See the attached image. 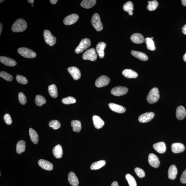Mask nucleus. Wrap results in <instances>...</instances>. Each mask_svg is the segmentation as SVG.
Segmentation results:
<instances>
[{
    "mask_svg": "<svg viewBox=\"0 0 186 186\" xmlns=\"http://www.w3.org/2000/svg\"><path fill=\"white\" fill-rule=\"evenodd\" d=\"M29 3H31V4H32L33 3H34V0H28L27 1Z\"/></svg>",
    "mask_w": 186,
    "mask_h": 186,
    "instance_id": "nucleus-52",
    "label": "nucleus"
},
{
    "mask_svg": "<svg viewBox=\"0 0 186 186\" xmlns=\"http://www.w3.org/2000/svg\"><path fill=\"white\" fill-rule=\"evenodd\" d=\"M185 149V146L181 143H175L171 145V150L175 154L183 152Z\"/></svg>",
    "mask_w": 186,
    "mask_h": 186,
    "instance_id": "nucleus-17",
    "label": "nucleus"
},
{
    "mask_svg": "<svg viewBox=\"0 0 186 186\" xmlns=\"http://www.w3.org/2000/svg\"><path fill=\"white\" fill-rule=\"evenodd\" d=\"M49 126L54 130H56L60 128L61 127V124L59 122L56 120H53L50 121L49 124Z\"/></svg>",
    "mask_w": 186,
    "mask_h": 186,
    "instance_id": "nucleus-41",
    "label": "nucleus"
},
{
    "mask_svg": "<svg viewBox=\"0 0 186 186\" xmlns=\"http://www.w3.org/2000/svg\"><path fill=\"white\" fill-rule=\"evenodd\" d=\"M182 30L183 33L186 35V24L184 25L182 28Z\"/></svg>",
    "mask_w": 186,
    "mask_h": 186,
    "instance_id": "nucleus-47",
    "label": "nucleus"
},
{
    "mask_svg": "<svg viewBox=\"0 0 186 186\" xmlns=\"http://www.w3.org/2000/svg\"><path fill=\"white\" fill-rule=\"evenodd\" d=\"M76 99L72 96H69L68 97L64 98L62 100V103L65 105L74 103H76Z\"/></svg>",
    "mask_w": 186,
    "mask_h": 186,
    "instance_id": "nucleus-39",
    "label": "nucleus"
},
{
    "mask_svg": "<svg viewBox=\"0 0 186 186\" xmlns=\"http://www.w3.org/2000/svg\"><path fill=\"white\" fill-rule=\"evenodd\" d=\"M145 41L148 50L151 51H154L156 50L154 41L151 38H146Z\"/></svg>",
    "mask_w": 186,
    "mask_h": 186,
    "instance_id": "nucleus-35",
    "label": "nucleus"
},
{
    "mask_svg": "<svg viewBox=\"0 0 186 186\" xmlns=\"http://www.w3.org/2000/svg\"><path fill=\"white\" fill-rule=\"evenodd\" d=\"M110 82V79L108 76H102L96 79L95 82L96 86L98 87H105L108 85Z\"/></svg>",
    "mask_w": 186,
    "mask_h": 186,
    "instance_id": "nucleus-8",
    "label": "nucleus"
},
{
    "mask_svg": "<svg viewBox=\"0 0 186 186\" xmlns=\"http://www.w3.org/2000/svg\"><path fill=\"white\" fill-rule=\"evenodd\" d=\"M122 74L125 77L128 78H135L138 76V74L136 72L130 69H125Z\"/></svg>",
    "mask_w": 186,
    "mask_h": 186,
    "instance_id": "nucleus-27",
    "label": "nucleus"
},
{
    "mask_svg": "<svg viewBox=\"0 0 186 186\" xmlns=\"http://www.w3.org/2000/svg\"><path fill=\"white\" fill-rule=\"evenodd\" d=\"M18 52L23 57L27 58H33L36 57V54L34 51L25 47H22L17 50Z\"/></svg>",
    "mask_w": 186,
    "mask_h": 186,
    "instance_id": "nucleus-4",
    "label": "nucleus"
},
{
    "mask_svg": "<svg viewBox=\"0 0 186 186\" xmlns=\"http://www.w3.org/2000/svg\"><path fill=\"white\" fill-rule=\"evenodd\" d=\"M68 179L69 183L72 186H77L79 185V182L78 178L73 172L69 173Z\"/></svg>",
    "mask_w": 186,
    "mask_h": 186,
    "instance_id": "nucleus-25",
    "label": "nucleus"
},
{
    "mask_svg": "<svg viewBox=\"0 0 186 186\" xmlns=\"http://www.w3.org/2000/svg\"><path fill=\"white\" fill-rule=\"evenodd\" d=\"M0 61L3 64L8 66L13 67L17 65V63L14 60L5 56H1Z\"/></svg>",
    "mask_w": 186,
    "mask_h": 186,
    "instance_id": "nucleus-14",
    "label": "nucleus"
},
{
    "mask_svg": "<svg viewBox=\"0 0 186 186\" xmlns=\"http://www.w3.org/2000/svg\"><path fill=\"white\" fill-rule=\"evenodd\" d=\"M0 76L8 81H12L13 79L11 75L3 71H2L0 72Z\"/></svg>",
    "mask_w": 186,
    "mask_h": 186,
    "instance_id": "nucleus-40",
    "label": "nucleus"
},
{
    "mask_svg": "<svg viewBox=\"0 0 186 186\" xmlns=\"http://www.w3.org/2000/svg\"><path fill=\"white\" fill-rule=\"evenodd\" d=\"M148 5L147 8L150 11H152L157 8L158 5V1H149L148 2Z\"/></svg>",
    "mask_w": 186,
    "mask_h": 186,
    "instance_id": "nucleus-37",
    "label": "nucleus"
},
{
    "mask_svg": "<svg viewBox=\"0 0 186 186\" xmlns=\"http://www.w3.org/2000/svg\"><path fill=\"white\" fill-rule=\"evenodd\" d=\"M27 26L26 21L23 19H19L14 22L12 25V30L14 32H22L26 30Z\"/></svg>",
    "mask_w": 186,
    "mask_h": 186,
    "instance_id": "nucleus-1",
    "label": "nucleus"
},
{
    "mask_svg": "<svg viewBox=\"0 0 186 186\" xmlns=\"http://www.w3.org/2000/svg\"><path fill=\"white\" fill-rule=\"evenodd\" d=\"M126 178L130 186H137L136 180L132 175L127 174L126 175Z\"/></svg>",
    "mask_w": 186,
    "mask_h": 186,
    "instance_id": "nucleus-38",
    "label": "nucleus"
},
{
    "mask_svg": "<svg viewBox=\"0 0 186 186\" xmlns=\"http://www.w3.org/2000/svg\"><path fill=\"white\" fill-rule=\"evenodd\" d=\"M38 165L42 168L47 171L52 170L53 165L51 162L43 159H41L38 161Z\"/></svg>",
    "mask_w": 186,
    "mask_h": 186,
    "instance_id": "nucleus-15",
    "label": "nucleus"
},
{
    "mask_svg": "<svg viewBox=\"0 0 186 186\" xmlns=\"http://www.w3.org/2000/svg\"><path fill=\"white\" fill-rule=\"evenodd\" d=\"M3 29V25L1 23L0 24V35H1L2 30Z\"/></svg>",
    "mask_w": 186,
    "mask_h": 186,
    "instance_id": "nucleus-51",
    "label": "nucleus"
},
{
    "mask_svg": "<svg viewBox=\"0 0 186 186\" xmlns=\"http://www.w3.org/2000/svg\"><path fill=\"white\" fill-rule=\"evenodd\" d=\"M180 181L182 183H186V169L182 173L180 178Z\"/></svg>",
    "mask_w": 186,
    "mask_h": 186,
    "instance_id": "nucleus-46",
    "label": "nucleus"
},
{
    "mask_svg": "<svg viewBox=\"0 0 186 186\" xmlns=\"http://www.w3.org/2000/svg\"><path fill=\"white\" fill-rule=\"evenodd\" d=\"M186 116V111L185 107L179 106L176 109V116L177 118L179 120L183 119Z\"/></svg>",
    "mask_w": 186,
    "mask_h": 186,
    "instance_id": "nucleus-22",
    "label": "nucleus"
},
{
    "mask_svg": "<svg viewBox=\"0 0 186 186\" xmlns=\"http://www.w3.org/2000/svg\"><path fill=\"white\" fill-rule=\"evenodd\" d=\"M71 125L74 132H79L81 131L82 127L81 121L76 120H73L71 123Z\"/></svg>",
    "mask_w": 186,
    "mask_h": 186,
    "instance_id": "nucleus-33",
    "label": "nucleus"
},
{
    "mask_svg": "<svg viewBox=\"0 0 186 186\" xmlns=\"http://www.w3.org/2000/svg\"><path fill=\"white\" fill-rule=\"evenodd\" d=\"M181 2L183 6H186V0H182Z\"/></svg>",
    "mask_w": 186,
    "mask_h": 186,
    "instance_id": "nucleus-50",
    "label": "nucleus"
},
{
    "mask_svg": "<svg viewBox=\"0 0 186 186\" xmlns=\"http://www.w3.org/2000/svg\"><path fill=\"white\" fill-rule=\"evenodd\" d=\"M68 70L75 80H78L81 77V74L79 69L75 67H69Z\"/></svg>",
    "mask_w": 186,
    "mask_h": 186,
    "instance_id": "nucleus-13",
    "label": "nucleus"
},
{
    "mask_svg": "<svg viewBox=\"0 0 186 186\" xmlns=\"http://www.w3.org/2000/svg\"><path fill=\"white\" fill-rule=\"evenodd\" d=\"M19 100L20 103L25 105L27 103V98L25 94L23 92H20L19 94Z\"/></svg>",
    "mask_w": 186,
    "mask_h": 186,
    "instance_id": "nucleus-43",
    "label": "nucleus"
},
{
    "mask_svg": "<svg viewBox=\"0 0 186 186\" xmlns=\"http://www.w3.org/2000/svg\"><path fill=\"white\" fill-rule=\"evenodd\" d=\"M48 90L49 94L52 97L54 98L57 97L58 95L57 88L55 85L52 84L50 85L48 87Z\"/></svg>",
    "mask_w": 186,
    "mask_h": 186,
    "instance_id": "nucleus-32",
    "label": "nucleus"
},
{
    "mask_svg": "<svg viewBox=\"0 0 186 186\" xmlns=\"http://www.w3.org/2000/svg\"><path fill=\"white\" fill-rule=\"evenodd\" d=\"M3 1H1V2H0V3H1V2H3Z\"/></svg>",
    "mask_w": 186,
    "mask_h": 186,
    "instance_id": "nucleus-54",
    "label": "nucleus"
},
{
    "mask_svg": "<svg viewBox=\"0 0 186 186\" xmlns=\"http://www.w3.org/2000/svg\"><path fill=\"white\" fill-rule=\"evenodd\" d=\"M153 147L157 152L160 154H163L166 150V146L163 142H159L154 144Z\"/></svg>",
    "mask_w": 186,
    "mask_h": 186,
    "instance_id": "nucleus-20",
    "label": "nucleus"
},
{
    "mask_svg": "<svg viewBox=\"0 0 186 186\" xmlns=\"http://www.w3.org/2000/svg\"><path fill=\"white\" fill-rule=\"evenodd\" d=\"M135 172L138 177L140 178H143L145 176V173L143 169L139 167H136L134 169Z\"/></svg>",
    "mask_w": 186,
    "mask_h": 186,
    "instance_id": "nucleus-44",
    "label": "nucleus"
},
{
    "mask_svg": "<svg viewBox=\"0 0 186 186\" xmlns=\"http://www.w3.org/2000/svg\"><path fill=\"white\" fill-rule=\"evenodd\" d=\"M183 59L184 61L186 62V52L185 54V55H184L183 56Z\"/></svg>",
    "mask_w": 186,
    "mask_h": 186,
    "instance_id": "nucleus-53",
    "label": "nucleus"
},
{
    "mask_svg": "<svg viewBox=\"0 0 186 186\" xmlns=\"http://www.w3.org/2000/svg\"><path fill=\"white\" fill-rule=\"evenodd\" d=\"M50 1L52 4L54 5L56 4L58 1V0H50Z\"/></svg>",
    "mask_w": 186,
    "mask_h": 186,
    "instance_id": "nucleus-48",
    "label": "nucleus"
},
{
    "mask_svg": "<svg viewBox=\"0 0 186 186\" xmlns=\"http://www.w3.org/2000/svg\"><path fill=\"white\" fill-rule=\"evenodd\" d=\"M131 41L133 43L136 44L142 43L145 41V38L142 34L135 33L133 34L131 37Z\"/></svg>",
    "mask_w": 186,
    "mask_h": 186,
    "instance_id": "nucleus-21",
    "label": "nucleus"
},
{
    "mask_svg": "<svg viewBox=\"0 0 186 186\" xmlns=\"http://www.w3.org/2000/svg\"><path fill=\"white\" fill-rule=\"evenodd\" d=\"M106 46V44L103 42L99 43L96 45V50L100 58H103L104 56V50Z\"/></svg>",
    "mask_w": 186,
    "mask_h": 186,
    "instance_id": "nucleus-18",
    "label": "nucleus"
},
{
    "mask_svg": "<svg viewBox=\"0 0 186 186\" xmlns=\"http://www.w3.org/2000/svg\"><path fill=\"white\" fill-rule=\"evenodd\" d=\"M95 0H84L81 3V6L84 8L89 9L92 8L96 4Z\"/></svg>",
    "mask_w": 186,
    "mask_h": 186,
    "instance_id": "nucleus-28",
    "label": "nucleus"
},
{
    "mask_svg": "<svg viewBox=\"0 0 186 186\" xmlns=\"http://www.w3.org/2000/svg\"><path fill=\"white\" fill-rule=\"evenodd\" d=\"M16 79L18 83L23 85H26L28 82L26 78L20 75H17L16 76Z\"/></svg>",
    "mask_w": 186,
    "mask_h": 186,
    "instance_id": "nucleus-42",
    "label": "nucleus"
},
{
    "mask_svg": "<svg viewBox=\"0 0 186 186\" xmlns=\"http://www.w3.org/2000/svg\"><path fill=\"white\" fill-rule=\"evenodd\" d=\"M159 98L160 94L158 88L154 87L151 89L147 95V100L149 103L154 104L157 102Z\"/></svg>",
    "mask_w": 186,
    "mask_h": 186,
    "instance_id": "nucleus-2",
    "label": "nucleus"
},
{
    "mask_svg": "<svg viewBox=\"0 0 186 186\" xmlns=\"http://www.w3.org/2000/svg\"><path fill=\"white\" fill-rule=\"evenodd\" d=\"M91 22L94 28L98 32L101 31L103 29V25L101 22L99 14L97 13L93 15Z\"/></svg>",
    "mask_w": 186,
    "mask_h": 186,
    "instance_id": "nucleus-3",
    "label": "nucleus"
},
{
    "mask_svg": "<svg viewBox=\"0 0 186 186\" xmlns=\"http://www.w3.org/2000/svg\"><path fill=\"white\" fill-rule=\"evenodd\" d=\"M155 114L152 112H147L141 115L138 118V121L141 123H146L150 121L154 118Z\"/></svg>",
    "mask_w": 186,
    "mask_h": 186,
    "instance_id": "nucleus-10",
    "label": "nucleus"
},
{
    "mask_svg": "<svg viewBox=\"0 0 186 186\" xmlns=\"http://www.w3.org/2000/svg\"><path fill=\"white\" fill-rule=\"evenodd\" d=\"M25 149V143L23 140H20L18 142L16 145V152L18 154H20L24 152Z\"/></svg>",
    "mask_w": 186,
    "mask_h": 186,
    "instance_id": "nucleus-30",
    "label": "nucleus"
},
{
    "mask_svg": "<svg viewBox=\"0 0 186 186\" xmlns=\"http://www.w3.org/2000/svg\"><path fill=\"white\" fill-rule=\"evenodd\" d=\"M149 163L151 166L157 168L160 165V161L158 157L154 154H149L148 157Z\"/></svg>",
    "mask_w": 186,
    "mask_h": 186,
    "instance_id": "nucleus-12",
    "label": "nucleus"
},
{
    "mask_svg": "<svg viewBox=\"0 0 186 186\" xmlns=\"http://www.w3.org/2000/svg\"><path fill=\"white\" fill-rule=\"evenodd\" d=\"M131 54L135 57L138 58L141 61H146L148 60V56L143 52L132 50L131 51Z\"/></svg>",
    "mask_w": 186,
    "mask_h": 186,
    "instance_id": "nucleus-23",
    "label": "nucleus"
},
{
    "mask_svg": "<svg viewBox=\"0 0 186 186\" xmlns=\"http://www.w3.org/2000/svg\"><path fill=\"white\" fill-rule=\"evenodd\" d=\"M109 106L111 110L113 112L119 113V114H122L126 111V109L123 106L117 105L114 103H109Z\"/></svg>",
    "mask_w": 186,
    "mask_h": 186,
    "instance_id": "nucleus-16",
    "label": "nucleus"
},
{
    "mask_svg": "<svg viewBox=\"0 0 186 186\" xmlns=\"http://www.w3.org/2000/svg\"><path fill=\"white\" fill-rule=\"evenodd\" d=\"M43 37L45 43L51 46H53L56 43V38L52 35L49 30H45L44 31Z\"/></svg>",
    "mask_w": 186,
    "mask_h": 186,
    "instance_id": "nucleus-7",
    "label": "nucleus"
},
{
    "mask_svg": "<svg viewBox=\"0 0 186 186\" xmlns=\"http://www.w3.org/2000/svg\"><path fill=\"white\" fill-rule=\"evenodd\" d=\"M32 7H33V6H34V5H33L32 4Z\"/></svg>",
    "mask_w": 186,
    "mask_h": 186,
    "instance_id": "nucleus-55",
    "label": "nucleus"
},
{
    "mask_svg": "<svg viewBox=\"0 0 186 186\" xmlns=\"http://www.w3.org/2000/svg\"><path fill=\"white\" fill-rule=\"evenodd\" d=\"M91 41L88 38H85L82 40L78 46L75 50L76 54H79L83 52L84 50H86L90 46Z\"/></svg>",
    "mask_w": 186,
    "mask_h": 186,
    "instance_id": "nucleus-5",
    "label": "nucleus"
},
{
    "mask_svg": "<svg viewBox=\"0 0 186 186\" xmlns=\"http://www.w3.org/2000/svg\"><path fill=\"white\" fill-rule=\"evenodd\" d=\"M124 11L128 13L130 15H132L133 13L132 11L134 10V5L133 3L130 1H128L123 6Z\"/></svg>",
    "mask_w": 186,
    "mask_h": 186,
    "instance_id": "nucleus-31",
    "label": "nucleus"
},
{
    "mask_svg": "<svg viewBox=\"0 0 186 186\" xmlns=\"http://www.w3.org/2000/svg\"><path fill=\"white\" fill-rule=\"evenodd\" d=\"M3 119H4L5 123L7 125H10L12 123V121L11 118L10 114H6L5 115L3 116Z\"/></svg>",
    "mask_w": 186,
    "mask_h": 186,
    "instance_id": "nucleus-45",
    "label": "nucleus"
},
{
    "mask_svg": "<svg viewBox=\"0 0 186 186\" xmlns=\"http://www.w3.org/2000/svg\"><path fill=\"white\" fill-rule=\"evenodd\" d=\"M177 174L178 170L176 166L174 165H171L169 168L168 172V176L169 179H175Z\"/></svg>",
    "mask_w": 186,
    "mask_h": 186,
    "instance_id": "nucleus-24",
    "label": "nucleus"
},
{
    "mask_svg": "<svg viewBox=\"0 0 186 186\" xmlns=\"http://www.w3.org/2000/svg\"><path fill=\"white\" fill-rule=\"evenodd\" d=\"M52 153L54 156L56 158H61L63 155V149L61 146L60 145H56L53 149Z\"/></svg>",
    "mask_w": 186,
    "mask_h": 186,
    "instance_id": "nucleus-26",
    "label": "nucleus"
},
{
    "mask_svg": "<svg viewBox=\"0 0 186 186\" xmlns=\"http://www.w3.org/2000/svg\"><path fill=\"white\" fill-rule=\"evenodd\" d=\"M35 102L38 106L41 107L46 103V100L43 96L41 95H37L35 98Z\"/></svg>",
    "mask_w": 186,
    "mask_h": 186,
    "instance_id": "nucleus-36",
    "label": "nucleus"
},
{
    "mask_svg": "<svg viewBox=\"0 0 186 186\" xmlns=\"http://www.w3.org/2000/svg\"><path fill=\"white\" fill-rule=\"evenodd\" d=\"M106 162L104 160L95 162L91 165V169L92 170H96V169H100L104 166Z\"/></svg>",
    "mask_w": 186,
    "mask_h": 186,
    "instance_id": "nucleus-34",
    "label": "nucleus"
},
{
    "mask_svg": "<svg viewBox=\"0 0 186 186\" xmlns=\"http://www.w3.org/2000/svg\"><path fill=\"white\" fill-rule=\"evenodd\" d=\"M111 186H118V182L116 181H114L113 182Z\"/></svg>",
    "mask_w": 186,
    "mask_h": 186,
    "instance_id": "nucleus-49",
    "label": "nucleus"
},
{
    "mask_svg": "<svg viewBox=\"0 0 186 186\" xmlns=\"http://www.w3.org/2000/svg\"><path fill=\"white\" fill-rule=\"evenodd\" d=\"M92 120L94 126L96 129L101 128L105 125L104 122L99 116H93Z\"/></svg>",
    "mask_w": 186,
    "mask_h": 186,
    "instance_id": "nucleus-19",
    "label": "nucleus"
},
{
    "mask_svg": "<svg viewBox=\"0 0 186 186\" xmlns=\"http://www.w3.org/2000/svg\"><path fill=\"white\" fill-rule=\"evenodd\" d=\"M127 92L128 89L127 87L118 86L113 88L111 90V93L113 95L120 96L126 94Z\"/></svg>",
    "mask_w": 186,
    "mask_h": 186,
    "instance_id": "nucleus-9",
    "label": "nucleus"
},
{
    "mask_svg": "<svg viewBox=\"0 0 186 186\" xmlns=\"http://www.w3.org/2000/svg\"><path fill=\"white\" fill-rule=\"evenodd\" d=\"M79 19L77 14H72L67 16L63 20V23L65 25H70L76 23Z\"/></svg>",
    "mask_w": 186,
    "mask_h": 186,
    "instance_id": "nucleus-11",
    "label": "nucleus"
},
{
    "mask_svg": "<svg viewBox=\"0 0 186 186\" xmlns=\"http://www.w3.org/2000/svg\"><path fill=\"white\" fill-rule=\"evenodd\" d=\"M29 134L31 141L34 144L38 143L39 137L37 132L33 129L30 128L29 130Z\"/></svg>",
    "mask_w": 186,
    "mask_h": 186,
    "instance_id": "nucleus-29",
    "label": "nucleus"
},
{
    "mask_svg": "<svg viewBox=\"0 0 186 186\" xmlns=\"http://www.w3.org/2000/svg\"><path fill=\"white\" fill-rule=\"evenodd\" d=\"M97 58L96 50L94 48L89 49L84 53L83 56V60H89L92 61H96Z\"/></svg>",
    "mask_w": 186,
    "mask_h": 186,
    "instance_id": "nucleus-6",
    "label": "nucleus"
}]
</instances>
